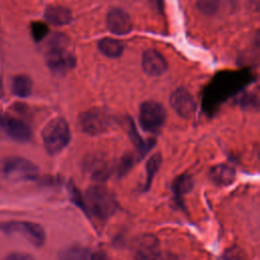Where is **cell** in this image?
I'll return each instance as SVG.
<instances>
[{
	"instance_id": "1",
	"label": "cell",
	"mask_w": 260,
	"mask_h": 260,
	"mask_svg": "<svg viewBox=\"0 0 260 260\" xmlns=\"http://www.w3.org/2000/svg\"><path fill=\"white\" fill-rule=\"evenodd\" d=\"M69 39L63 34H54L47 43L46 63L54 73H66L76 64L74 54L69 50Z\"/></svg>"
},
{
	"instance_id": "2",
	"label": "cell",
	"mask_w": 260,
	"mask_h": 260,
	"mask_svg": "<svg viewBox=\"0 0 260 260\" xmlns=\"http://www.w3.org/2000/svg\"><path fill=\"white\" fill-rule=\"evenodd\" d=\"M85 200L89 211L100 219H108L118 208L115 195L106 187L95 185L86 190Z\"/></svg>"
},
{
	"instance_id": "3",
	"label": "cell",
	"mask_w": 260,
	"mask_h": 260,
	"mask_svg": "<svg viewBox=\"0 0 260 260\" xmlns=\"http://www.w3.org/2000/svg\"><path fill=\"white\" fill-rule=\"evenodd\" d=\"M43 143L50 155L61 152L69 143L71 134L68 123L63 118L51 120L42 131Z\"/></svg>"
},
{
	"instance_id": "4",
	"label": "cell",
	"mask_w": 260,
	"mask_h": 260,
	"mask_svg": "<svg viewBox=\"0 0 260 260\" xmlns=\"http://www.w3.org/2000/svg\"><path fill=\"white\" fill-rule=\"evenodd\" d=\"M217 77V80L210 83V89L205 94V106L210 112L218 103L236 92L242 85L246 83L244 75L242 77H238L236 74H221Z\"/></svg>"
},
{
	"instance_id": "5",
	"label": "cell",
	"mask_w": 260,
	"mask_h": 260,
	"mask_svg": "<svg viewBox=\"0 0 260 260\" xmlns=\"http://www.w3.org/2000/svg\"><path fill=\"white\" fill-rule=\"evenodd\" d=\"M0 231L8 236L18 235L36 248L42 247L46 240V234L43 226L31 221H3L0 223Z\"/></svg>"
},
{
	"instance_id": "6",
	"label": "cell",
	"mask_w": 260,
	"mask_h": 260,
	"mask_svg": "<svg viewBox=\"0 0 260 260\" xmlns=\"http://www.w3.org/2000/svg\"><path fill=\"white\" fill-rule=\"evenodd\" d=\"M1 172L7 179L18 181L35 180L39 168L30 160L21 156H7L1 162Z\"/></svg>"
},
{
	"instance_id": "7",
	"label": "cell",
	"mask_w": 260,
	"mask_h": 260,
	"mask_svg": "<svg viewBox=\"0 0 260 260\" xmlns=\"http://www.w3.org/2000/svg\"><path fill=\"white\" fill-rule=\"evenodd\" d=\"M112 116L103 108H91L81 113L78 125L81 131L88 135H100L105 133L112 125Z\"/></svg>"
},
{
	"instance_id": "8",
	"label": "cell",
	"mask_w": 260,
	"mask_h": 260,
	"mask_svg": "<svg viewBox=\"0 0 260 260\" xmlns=\"http://www.w3.org/2000/svg\"><path fill=\"white\" fill-rule=\"evenodd\" d=\"M167 111L165 107L155 101H146L139 109V124L143 130L155 133L165 124Z\"/></svg>"
},
{
	"instance_id": "9",
	"label": "cell",
	"mask_w": 260,
	"mask_h": 260,
	"mask_svg": "<svg viewBox=\"0 0 260 260\" xmlns=\"http://www.w3.org/2000/svg\"><path fill=\"white\" fill-rule=\"evenodd\" d=\"M2 137H8L16 142H27L31 138V130L22 120L4 115L2 123Z\"/></svg>"
},
{
	"instance_id": "10",
	"label": "cell",
	"mask_w": 260,
	"mask_h": 260,
	"mask_svg": "<svg viewBox=\"0 0 260 260\" xmlns=\"http://www.w3.org/2000/svg\"><path fill=\"white\" fill-rule=\"evenodd\" d=\"M173 110L182 118H190L196 110V103L192 94L184 87L175 89L170 98Z\"/></svg>"
},
{
	"instance_id": "11",
	"label": "cell",
	"mask_w": 260,
	"mask_h": 260,
	"mask_svg": "<svg viewBox=\"0 0 260 260\" xmlns=\"http://www.w3.org/2000/svg\"><path fill=\"white\" fill-rule=\"evenodd\" d=\"M142 69L150 76H159L168 69L165 57L154 49H148L142 54Z\"/></svg>"
},
{
	"instance_id": "12",
	"label": "cell",
	"mask_w": 260,
	"mask_h": 260,
	"mask_svg": "<svg viewBox=\"0 0 260 260\" xmlns=\"http://www.w3.org/2000/svg\"><path fill=\"white\" fill-rule=\"evenodd\" d=\"M107 26L115 35H126L131 31L132 23L129 15L120 8H113L107 15Z\"/></svg>"
},
{
	"instance_id": "13",
	"label": "cell",
	"mask_w": 260,
	"mask_h": 260,
	"mask_svg": "<svg viewBox=\"0 0 260 260\" xmlns=\"http://www.w3.org/2000/svg\"><path fill=\"white\" fill-rule=\"evenodd\" d=\"M84 167L90 178L98 181L107 180L112 172L109 161L102 155L89 156L87 161L84 162Z\"/></svg>"
},
{
	"instance_id": "14",
	"label": "cell",
	"mask_w": 260,
	"mask_h": 260,
	"mask_svg": "<svg viewBox=\"0 0 260 260\" xmlns=\"http://www.w3.org/2000/svg\"><path fill=\"white\" fill-rule=\"evenodd\" d=\"M135 254L140 259H154L160 254L159 244L152 235H144L135 243Z\"/></svg>"
},
{
	"instance_id": "15",
	"label": "cell",
	"mask_w": 260,
	"mask_h": 260,
	"mask_svg": "<svg viewBox=\"0 0 260 260\" xmlns=\"http://www.w3.org/2000/svg\"><path fill=\"white\" fill-rule=\"evenodd\" d=\"M209 177L217 186H229L235 181L236 171L226 164H218L210 169Z\"/></svg>"
},
{
	"instance_id": "16",
	"label": "cell",
	"mask_w": 260,
	"mask_h": 260,
	"mask_svg": "<svg viewBox=\"0 0 260 260\" xmlns=\"http://www.w3.org/2000/svg\"><path fill=\"white\" fill-rule=\"evenodd\" d=\"M45 18L54 25H64L70 22L72 15L68 8L60 5H52L47 7Z\"/></svg>"
},
{
	"instance_id": "17",
	"label": "cell",
	"mask_w": 260,
	"mask_h": 260,
	"mask_svg": "<svg viewBox=\"0 0 260 260\" xmlns=\"http://www.w3.org/2000/svg\"><path fill=\"white\" fill-rule=\"evenodd\" d=\"M32 90V81L25 74H17L11 79V91L18 98H27Z\"/></svg>"
},
{
	"instance_id": "18",
	"label": "cell",
	"mask_w": 260,
	"mask_h": 260,
	"mask_svg": "<svg viewBox=\"0 0 260 260\" xmlns=\"http://www.w3.org/2000/svg\"><path fill=\"white\" fill-rule=\"evenodd\" d=\"M99 50L109 58H118L123 54L124 45L119 40L113 38L102 39L99 44Z\"/></svg>"
},
{
	"instance_id": "19",
	"label": "cell",
	"mask_w": 260,
	"mask_h": 260,
	"mask_svg": "<svg viewBox=\"0 0 260 260\" xmlns=\"http://www.w3.org/2000/svg\"><path fill=\"white\" fill-rule=\"evenodd\" d=\"M193 185L194 182L192 178L187 174H182L173 181L172 189L177 196H183L192 190Z\"/></svg>"
},
{
	"instance_id": "20",
	"label": "cell",
	"mask_w": 260,
	"mask_h": 260,
	"mask_svg": "<svg viewBox=\"0 0 260 260\" xmlns=\"http://www.w3.org/2000/svg\"><path fill=\"white\" fill-rule=\"evenodd\" d=\"M161 165V155L159 152L153 154L146 162V179H145V185H144V190H148L152 180L157 173L159 167Z\"/></svg>"
},
{
	"instance_id": "21",
	"label": "cell",
	"mask_w": 260,
	"mask_h": 260,
	"mask_svg": "<svg viewBox=\"0 0 260 260\" xmlns=\"http://www.w3.org/2000/svg\"><path fill=\"white\" fill-rule=\"evenodd\" d=\"M62 259H93V253L82 247H70L60 253Z\"/></svg>"
},
{
	"instance_id": "22",
	"label": "cell",
	"mask_w": 260,
	"mask_h": 260,
	"mask_svg": "<svg viewBox=\"0 0 260 260\" xmlns=\"http://www.w3.org/2000/svg\"><path fill=\"white\" fill-rule=\"evenodd\" d=\"M220 6V0H197V8L205 15L215 14Z\"/></svg>"
},
{
	"instance_id": "23",
	"label": "cell",
	"mask_w": 260,
	"mask_h": 260,
	"mask_svg": "<svg viewBox=\"0 0 260 260\" xmlns=\"http://www.w3.org/2000/svg\"><path fill=\"white\" fill-rule=\"evenodd\" d=\"M30 32L34 40L36 42H40L47 37L49 32V27L43 21H34L30 24Z\"/></svg>"
},
{
	"instance_id": "24",
	"label": "cell",
	"mask_w": 260,
	"mask_h": 260,
	"mask_svg": "<svg viewBox=\"0 0 260 260\" xmlns=\"http://www.w3.org/2000/svg\"><path fill=\"white\" fill-rule=\"evenodd\" d=\"M133 165H134V158H133V156L131 155V154H125L122 158H121V160H120V162H119V165H118V169H117V172H118V176L119 177H122V176H124V175H126L130 170H131V168L133 167Z\"/></svg>"
},
{
	"instance_id": "25",
	"label": "cell",
	"mask_w": 260,
	"mask_h": 260,
	"mask_svg": "<svg viewBox=\"0 0 260 260\" xmlns=\"http://www.w3.org/2000/svg\"><path fill=\"white\" fill-rule=\"evenodd\" d=\"M69 193H70V196H71V199L72 201L78 205L80 208H82L83 210H86V207H85V204L83 203V200L81 198V195L79 194L78 190L75 188L74 185H70L69 186Z\"/></svg>"
},
{
	"instance_id": "26",
	"label": "cell",
	"mask_w": 260,
	"mask_h": 260,
	"mask_svg": "<svg viewBox=\"0 0 260 260\" xmlns=\"http://www.w3.org/2000/svg\"><path fill=\"white\" fill-rule=\"evenodd\" d=\"M241 105H242L243 107H247V106H256V105H257L256 95H254V94H246L245 96L242 98Z\"/></svg>"
},
{
	"instance_id": "27",
	"label": "cell",
	"mask_w": 260,
	"mask_h": 260,
	"mask_svg": "<svg viewBox=\"0 0 260 260\" xmlns=\"http://www.w3.org/2000/svg\"><path fill=\"white\" fill-rule=\"evenodd\" d=\"M6 259H8V260H29V259H32V257L28 254L15 252V253H11L10 255L6 256Z\"/></svg>"
},
{
	"instance_id": "28",
	"label": "cell",
	"mask_w": 260,
	"mask_h": 260,
	"mask_svg": "<svg viewBox=\"0 0 260 260\" xmlns=\"http://www.w3.org/2000/svg\"><path fill=\"white\" fill-rule=\"evenodd\" d=\"M153 4L158 8V9H161L162 7V0H152Z\"/></svg>"
},
{
	"instance_id": "29",
	"label": "cell",
	"mask_w": 260,
	"mask_h": 260,
	"mask_svg": "<svg viewBox=\"0 0 260 260\" xmlns=\"http://www.w3.org/2000/svg\"><path fill=\"white\" fill-rule=\"evenodd\" d=\"M3 117H4V114H2L0 112V138L2 137V123H3Z\"/></svg>"
},
{
	"instance_id": "30",
	"label": "cell",
	"mask_w": 260,
	"mask_h": 260,
	"mask_svg": "<svg viewBox=\"0 0 260 260\" xmlns=\"http://www.w3.org/2000/svg\"><path fill=\"white\" fill-rule=\"evenodd\" d=\"M3 96V85H2V82H1V79H0V99Z\"/></svg>"
}]
</instances>
